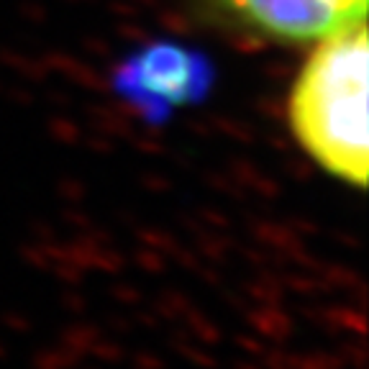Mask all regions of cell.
I'll list each match as a JSON object with an SVG mask.
<instances>
[{"mask_svg": "<svg viewBox=\"0 0 369 369\" xmlns=\"http://www.w3.org/2000/svg\"><path fill=\"white\" fill-rule=\"evenodd\" d=\"M367 26L321 39L297 74L288 103L292 136L331 177L361 190L369 170Z\"/></svg>", "mask_w": 369, "mask_h": 369, "instance_id": "6da1fadb", "label": "cell"}, {"mask_svg": "<svg viewBox=\"0 0 369 369\" xmlns=\"http://www.w3.org/2000/svg\"><path fill=\"white\" fill-rule=\"evenodd\" d=\"M236 26L272 41H321L364 23L367 0H210Z\"/></svg>", "mask_w": 369, "mask_h": 369, "instance_id": "7a4b0ae2", "label": "cell"}, {"mask_svg": "<svg viewBox=\"0 0 369 369\" xmlns=\"http://www.w3.org/2000/svg\"><path fill=\"white\" fill-rule=\"evenodd\" d=\"M210 85V70L200 54L177 44H154L121 67L118 90L141 108L167 113L170 108L200 100Z\"/></svg>", "mask_w": 369, "mask_h": 369, "instance_id": "3957f363", "label": "cell"}]
</instances>
